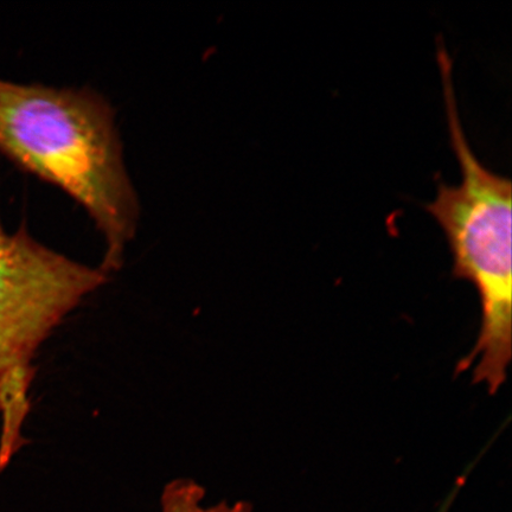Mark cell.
Returning a JSON list of instances; mask_svg holds the SVG:
<instances>
[{
    "instance_id": "obj_2",
    "label": "cell",
    "mask_w": 512,
    "mask_h": 512,
    "mask_svg": "<svg viewBox=\"0 0 512 512\" xmlns=\"http://www.w3.org/2000/svg\"><path fill=\"white\" fill-rule=\"evenodd\" d=\"M451 145L462 182H439L426 207L444 230L453 258V275L470 281L479 294L482 322L475 348L459 362L457 373L473 368V381L497 394L507 380L512 357L511 181L480 163L459 118L452 60L438 48Z\"/></svg>"
},
{
    "instance_id": "obj_3",
    "label": "cell",
    "mask_w": 512,
    "mask_h": 512,
    "mask_svg": "<svg viewBox=\"0 0 512 512\" xmlns=\"http://www.w3.org/2000/svg\"><path fill=\"white\" fill-rule=\"evenodd\" d=\"M107 279L100 267L41 245L24 228L9 234L0 221V471L27 443L38 349Z\"/></svg>"
},
{
    "instance_id": "obj_1",
    "label": "cell",
    "mask_w": 512,
    "mask_h": 512,
    "mask_svg": "<svg viewBox=\"0 0 512 512\" xmlns=\"http://www.w3.org/2000/svg\"><path fill=\"white\" fill-rule=\"evenodd\" d=\"M0 152L78 202L104 238L101 270H120L136 236L139 202L104 96L0 80Z\"/></svg>"
},
{
    "instance_id": "obj_4",
    "label": "cell",
    "mask_w": 512,
    "mask_h": 512,
    "mask_svg": "<svg viewBox=\"0 0 512 512\" xmlns=\"http://www.w3.org/2000/svg\"><path fill=\"white\" fill-rule=\"evenodd\" d=\"M204 496L206 491L194 480H174L164 488L162 512H252V505L246 502H222L206 508L202 503Z\"/></svg>"
}]
</instances>
